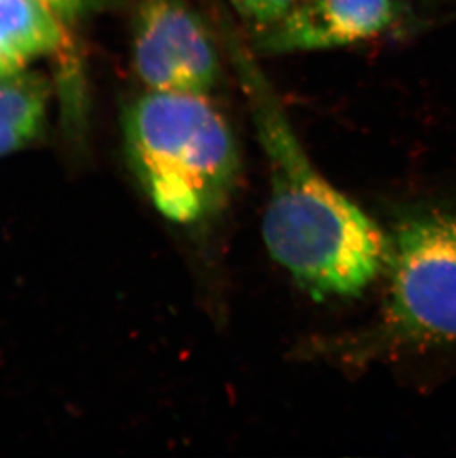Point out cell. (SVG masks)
I'll list each match as a JSON object with an SVG mask.
<instances>
[{
	"instance_id": "cell-1",
	"label": "cell",
	"mask_w": 456,
	"mask_h": 458,
	"mask_svg": "<svg viewBox=\"0 0 456 458\" xmlns=\"http://www.w3.org/2000/svg\"><path fill=\"white\" fill-rule=\"evenodd\" d=\"M224 42L270 166L268 252L313 299L360 294L388 267L390 238L311 164L272 82L228 24Z\"/></svg>"
},
{
	"instance_id": "cell-2",
	"label": "cell",
	"mask_w": 456,
	"mask_h": 458,
	"mask_svg": "<svg viewBox=\"0 0 456 458\" xmlns=\"http://www.w3.org/2000/svg\"><path fill=\"white\" fill-rule=\"evenodd\" d=\"M123 132L138 182L168 220L194 225L228 204L241 157L207 94L147 91L128 108Z\"/></svg>"
},
{
	"instance_id": "cell-5",
	"label": "cell",
	"mask_w": 456,
	"mask_h": 458,
	"mask_svg": "<svg viewBox=\"0 0 456 458\" xmlns=\"http://www.w3.org/2000/svg\"><path fill=\"white\" fill-rule=\"evenodd\" d=\"M399 13L397 0L298 2L279 21L258 30L255 47L274 55L342 48L384 35Z\"/></svg>"
},
{
	"instance_id": "cell-8",
	"label": "cell",
	"mask_w": 456,
	"mask_h": 458,
	"mask_svg": "<svg viewBox=\"0 0 456 458\" xmlns=\"http://www.w3.org/2000/svg\"><path fill=\"white\" fill-rule=\"evenodd\" d=\"M300 0H230L232 9L257 30L279 21Z\"/></svg>"
},
{
	"instance_id": "cell-9",
	"label": "cell",
	"mask_w": 456,
	"mask_h": 458,
	"mask_svg": "<svg viewBox=\"0 0 456 458\" xmlns=\"http://www.w3.org/2000/svg\"><path fill=\"white\" fill-rule=\"evenodd\" d=\"M44 2L65 24L98 13L101 9L108 8L112 4V0H44Z\"/></svg>"
},
{
	"instance_id": "cell-4",
	"label": "cell",
	"mask_w": 456,
	"mask_h": 458,
	"mask_svg": "<svg viewBox=\"0 0 456 458\" xmlns=\"http://www.w3.org/2000/svg\"><path fill=\"white\" fill-rule=\"evenodd\" d=\"M132 58L147 91L207 94L220 56L202 18L184 0H146L135 21Z\"/></svg>"
},
{
	"instance_id": "cell-6",
	"label": "cell",
	"mask_w": 456,
	"mask_h": 458,
	"mask_svg": "<svg viewBox=\"0 0 456 458\" xmlns=\"http://www.w3.org/2000/svg\"><path fill=\"white\" fill-rule=\"evenodd\" d=\"M64 24L44 0H0V76L63 48Z\"/></svg>"
},
{
	"instance_id": "cell-7",
	"label": "cell",
	"mask_w": 456,
	"mask_h": 458,
	"mask_svg": "<svg viewBox=\"0 0 456 458\" xmlns=\"http://www.w3.org/2000/svg\"><path fill=\"white\" fill-rule=\"evenodd\" d=\"M51 89L42 76L21 70L0 76V156L39 139Z\"/></svg>"
},
{
	"instance_id": "cell-3",
	"label": "cell",
	"mask_w": 456,
	"mask_h": 458,
	"mask_svg": "<svg viewBox=\"0 0 456 458\" xmlns=\"http://www.w3.org/2000/svg\"><path fill=\"white\" fill-rule=\"evenodd\" d=\"M390 242L392 285L378 333L417 346L456 343V211L406 216Z\"/></svg>"
}]
</instances>
